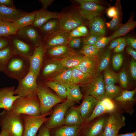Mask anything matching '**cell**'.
Here are the masks:
<instances>
[{"instance_id":"60","label":"cell","mask_w":136,"mask_h":136,"mask_svg":"<svg viewBox=\"0 0 136 136\" xmlns=\"http://www.w3.org/2000/svg\"><path fill=\"white\" fill-rule=\"evenodd\" d=\"M116 136H136V131L125 134H118Z\"/></svg>"},{"instance_id":"38","label":"cell","mask_w":136,"mask_h":136,"mask_svg":"<svg viewBox=\"0 0 136 136\" xmlns=\"http://www.w3.org/2000/svg\"><path fill=\"white\" fill-rule=\"evenodd\" d=\"M36 10L32 12L27 13L20 17L14 23L20 29L31 25H32L35 19Z\"/></svg>"},{"instance_id":"41","label":"cell","mask_w":136,"mask_h":136,"mask_svg":"<svg viewBox=\"0 0 136 136\" xmlns=\"http://www.w3.org/2000/svg\"><path fill=\"white\" fill-rule=\"evenodd\" d=\"M103 77L105 85H115L118 81V74L109 68L104 71Z\"/></svg>"},{"instance_id":"21","label":"cell","mask_w":136,"mask_h":136,"mask_svg":"<svg viewBox=\"0 0 136 136\" xmlns=\"http://www.w3.org/2000/svg\"><path fill=\"white\" fill-rule=\"evenodd\" d=\"M27 13L16 9L0 5V20L14 23Z\"/></svg>"},{"instance_id":"34","label":"cell","mask_w":136,"mask_h":136,"mask_svg":"<svg viewBox=\"0 0 136 136\" xmlns=\"http://www.w3.org/2000/svg\"><path fill=\"white\" fill-rule=\"evenodd\" d=\"M19 30L14 23L0 20V37H9L16 35Z\"/></svg>"},{"instance_id":"31","label":"cell","mask_w":136,"mask_h":136,"mask_svg":"<svg viewBox=\"0 0 136 136\" xmlns=\"http://www.w3.org/2000/svg\"><path fill=\"white\" fill-rule=\"evenodd\" d=\"M136 26V22L133 17L131 16L125 23L122 24L110 37L111 40L124 35L133 29Z\"/></svg>"},{"instance_id":"12","label":"cell","mask_w":136,"mask_h":136,"mask_svg":"<svg viewBox=\"0 0 136 136\" xmlns=\"http://www.w3.org/2000/svg\"><path fill=\"white\" fill-rule=\"evenodd\" d=\"M51 112L44 115L33 116L21 114L24 123V129L23 136H36L37 133L42 125L48 120L46 116Z\"/></svg>"},{"instance_id":"48","label":"cell","mask_w":136,"mask_h":136,"mask_svg":"<svg viewBox=\"0 0 136 136\" xmlns=\"http://www.w3.org/2000/svg\"><path fill=\"white\" fill-rule=\"evenodd\" d=\"M81 42V39L80 37L72 38L70 39L68 45L71 48L74 50L80 47Z\"/></svg>"},{"instance_id":"29","label":"cell","mask_w":136,"mask_h":136,"mask_svg":"<svg viewBox=\"0 0 136 136\" xmlns=\"http://www.w3.org/2000/svg\"><path fill=\"white\" fill-rule=\"evenodd\" d=\"M51 80L59 83L66 88L73 84L72 74V68L65 69Z\"/></svg>"},{"instance_id":"24","label":"cell","mask_w":136,"mask_h":136,"mask_svg":"<svg viewBox=\"0 0 136 136\" xmlns=\"http://www.w3.org/2000/svg\"><path fill=\"white\" fill-rule=\"evenodd\" d=\"M75 50L69 45H61L46 49L45 57L60 59Z\"/></svg>"},{"instance_id":"52","label":"cell","mask_w":136,"mask_h":136,"mask_svg":"<svg viewBox=\"0 0 136 136\" xmlns=\"http://www.w3.org/2000/svg\"><path fill=\"white\" fill-rule=\"evenodd\" d=\"M125 38H124L119 37L114 40L110 43L109 49L110 50L114 49L117 47Z\"/></svg>"},{"instance_id":"7","label":"cell","mask_w":136,"mask_h":136,"mask_svg":"<svg viewBox=\"0 0 136 136\" xmlns=\"http://www.w3.org/2000/svg\"><path fill=\"white\" fill-rule=\"evenodd\" d=\"M116 108L109 113L103 132L104 136H116L120 130L125 125V117Z\"/></svg>"},{"instance_id":"22","label":"cell","mask_w":136,"mask_h":136,"mask_svg":"<svg viewBox=\"0 0 136 136\" xmlns=\"http://www.w3.org/2000/svg\"><path fill=\"white\" fill-rule=\"evenodd\" d=\"M61 15V13L51 12L42 8L39 10L36 11L35 19L32 25L39 28L50 19H59Z\"/></svg>"},{"instance_id":"11","label":"cell","mask_w":136,"mask_h":136,"mask_svg":"<svg viewBox=\"0 0 136 136\" xmlns=\"http://www.w3.org/2000/svg\"><path fill=\"white\" fill-rule=\"evenodd\" d=\"M37 78L29 70L25 76L18 81V86L14 91V95L23 96L36 94L38 87Z\"/></svg>"},{"instance_id":"15","label":"cell","mask_w":136,"mask_h":136,"mask_svg":"<svg viewBox=\"0 0 136 136\" xmlns=\"http://www.w3.org/2000/svg\"><path fill=\"white\" fill-rule=\"evenodd\" d=\"M109 113L101 115L88 124L81 131V134L85 136H98L103 133Z\"/></svg>"},{"instance_id":"43","label":"cell","mask_w":136,"mask_h":136,"mask_svg":"<svg viewBox=\"0 0 136 136\" xmlns=\"http://www.w3.org/2000/svg\"><path fill=\"white\" fill-rule=\"evenodd\" d=\"M99 51L95 46L85 45L79 52L85 56H94L97 55Z\"/></svg>"},{"instance_id":"59","label":"cell","mask_w":136,"mask_h":136,"mask_svg":"<svg viewBox=\"0 0 136 136\" xmlns=\"http://www.w3.org/2000/svg\"><path fill=\"white\" fill-rule=\"evenodd\" d=\"M126 50L128 53L133 57L135 60H136V51L135 49L129 46L126 48Z\"/></svg>"},{"instance_id":"35","label":"cell","mask_w":136,"mask_h":136,"mask_svg":"<svg viewBox=\"0 0 136 136\" xmlns=\"http://www.w3.org/2000/svg\"><path fill=\"white\" fill-rule=\"evenodd\" d=\"M113 111L109 109L105 105L103 100H99L92 113L84 121V123L88 124L96 117L104 114L109 113Z\"/></svg>"},{"instance_id":"40","label":"cell","mask_w":136,"mask_h":136,"mask_svg":"<svg viewBox=\"0 0 136 136\" xmlns=\"http://www.w3.org/2000/svg\"><path fill=\"white\" fill-rule=\"evenodd\" d=\"M123 90L121 87L117 85H105V98L112 99L119 96Z\"/></svg>"},{"instance_id":"26","label":"cell","mask_w":136,"mask_h":136,"mask_svg":"<svg viewBox=\"0 0 136 136\" xmlns=\"http://www.w3.org/2000/svg\"><path fill=\"white\" fill-rule=\"evenodd\" d=\"M84 55L75 50L60 59L61 64L65 69L72 68L78 66L82 60Z\"/></svg>"},{"instance_id":"28","label":"cell","mask_w":136,"mask_h":136,"mask_svg":"<svg viewBox=\"0 0 136 136\" xmlns=\"http://www.w3.org/2000/svg\"><path fill=\"white\" fill-rule=\"evenodd\" d=\"M72 74L73 84L82 86L89 83L95 77L84 73L76 67L72 68Z\"/></svg>"},{"instance_id":"54","label":"cell","mask_w":136,"mask_h":136,"mask_svg":"<svg viewBox=\"0 0 136 136\" xmlns=\"http://www.w3.org/2000/svg\"><path fill=\"white\" fill-rule=\"evenodd\" d=\"M126 43L129 46L134 49H136V40L134 38L127 37L126 39Z\"/></svg>"},{"instance_id":"3","label":"cell","mask_w":136,"mask_h":136,"mask_svg":"<svg viewBox=\"0 0 136 136\" xmlns=\"http://www.w3.org/2000/svg\"><path fill=\"white\" fill-rule=\"evenodd\" d=\"M29 70V59L16 55L8 61L4 73L8 77L19 81L26 76Z\"/></svg>"},{"instance_id":"25","label":"cell","mask_w":136,"mask_h":136,"mask_svg":"<svg viewBox=\"0 0 136 136\" xmlns=\"http://www.w3.org/2000/svg\"><path fill=\"white\" fill-rule=\"evenodd\" d=\"M98 101L92 96H85L82 103L78 106L81 115L84 121L92 114Z\"/></svg>"},{"instance_id":"53","label":"cell","mask_w":136,"mask_h":136,"mask_svg":"<svg viewBox=\"0 0 136 136\" xmlns=\"http://www.w3.org/2000/svg\"><path fill=\"white\" fill-rule=\"evenodd\" d=\"M127 44L126 39H125L117 47L114 49V52L115 53H118L123 51Z\"/></svg>"},{"instance_id":"36","label":"cell","mask_w":136,"mask_h":136,"mask_svg":"<svg viewBox=\"0 0 136 136\" xmlns=\"http://www.w3.org/2000/svg\"><path fill=\"white\" fill-rule=\"evenodd\" d=\"M66 88L67 99L75 103H79L83 96L80 85L73 84Z\"/></svg>"},{"instance_id":"47","label":"cell","mask_w":136,"mask_h":136,"mask_svg":"<svg viewBox=\"0 0 136 136\" xmlns=\"http://www.w3.org/2000/svg\"><path fill=\"white\" fill-rule=\"evenodd\" d=\"M111 40L110 37H100L98 39L95 46L100 50L104 48Z\"/></svg>"},{"instance_id":"20","label":"cell","mask_w":136,"mask_h":136,"mask_svg":"<svg viewBox=\"0 0 136 136\" xmlns=\"http://www.w3.org/2000/svg\"><path fill=\"white\" fill-rule=\"evenodd\" d=\"M97 55L84 56L79 64L76 67L85 73L95 77L100 60Z\"/></svg>"},{"instance_id":"33","label":"cell","mask_w":136,"mask_h":136,"mask_svg":"<svg viewBox=\"0 0 136 136\" xmlns=\"http://www.w3.org/2000/svg\"><path fill=\"white\" fill-rule=\"evenodd\" d=\"M16 55L11 44L0 50V72L4 73L8 61Z\"/></svg>"},{"instance_id":"5","label":"cell","mask_w":136,"mask_h":136,"mask_svg":"<svg viewBox=\"0 0 136 136\" xmlns=\"http://www.w3.org/2000/svg\"><path fill=\"white\" fill-rule=\"evenodd\" d=\"M61 13L59 20L60 29L69 32L74 29L84 25V19L78 9H70Z\"/></svg>"},{"instance_id":"17","label":"cell","mask_w":136,"mask_h":136,"mask_svg":"<svg viewBox=\"0 0 136 136\" xmlns=\"http://www.w3.org/2000/svg\"><path fill=\"white\" fill-rule=\"evenodd\" d=\"M35 27L31 25L19 29L16 35L23 40L33 46H39L42 42V37Z\"/></svg>"},{"instance_id":"8","label":"cell","mask_w":136,"mask_h":136,"mask_svg":"<svg viewBox=\"0 0 136 136\" xmlns=\"http://www.w3.org/2000/svg\"><path fill=\"white\" fill-rule=\"evenodd\" d=\"M136 89L129 91L123 90L118 96L112 99L116 109L121 112L132 115L134 112V107L136 102L134 96Z\"/></svg>"},{"instance_id":"6","label":"cell","mask_w":136,"mask_h":136,"mask_svg":"<svg viewBox=\"0 0 136 136\" xmlns=\"http://www.w3.org/2000/svg\"><path fill=\"white\" fill-rule=\"evenodd\" d=\"M75 103L74 102L66 99L57 105L44 125L50 130L63 125L67 110Z\"/></svg>"},{"instance_id":"62","label":"cell","mask_w":136,"mask_h":136,"mask_svg":"<svg viewBox=\"0 0 136 136\" xmlns=\"http://www.w3.org/2000/svg\"><path fill=\"white\" fill-rule=\"evenodd\" d=\"M98 136H104L103 133Z\"/></svg>"},{"instance_id":"4","label":"cell","mask_w":136,"mask_h":136,"mask_svg":"<svg viewBox=\"0 0 136 136\" xmlns=\"http://www.w3.org/2000/svg\"><path fill=\"white\" fill-rule=\"evenodd\" d=\"M38 84L36 94L40 102L41 115L49 113L54 106L65 100L54 94L43 83L39 82Z\"/></svg>"},{"instance_id":"37","label":"cell","mask_w":136,"mask_h":136,"mask_svg":"<svg viewBox=\"0 0 136 136\" xmlns=\"http://www.w3.org/2000/svg\"><path fill=\"white\" fill-rule=\"evenodd\" d=\"M39 28L40 32L45 36L57 31L60 29L59 20L58 19H50Z\"/></svg>"},{"instance_id":"9","label":"cell","mask_w":136,"mask_h":136,"mask_svg":"<svg viewBox=\"0 0 136 136\" xmlns=\"http://www.w3.org/2000/svg\"><path fill=\"white\" fill-rule=\"evenodd\" d=\"M65 69L60 59L45 57L38 77H39L41 82H44L50 80Z\"/></svg>"},{"instance_id":"57","label":"cell","mask_w":136,"mask_h":136,"mask_svg":"<svg viewBox=\"0 0 136 136\" xmlns=\"http://www.w3.org/2000/svg\"><path fill=\"white\" fill-rule=\"evenodd\" d=\"M0 5L10 7H15L12 0H0Z\"/></svg>"},{"instance_id":"46","label":"cell","mask_w":136,"mask_h":136,"mask_svg":"<svg viewBox=\"0 0 136 136\" xmlns=\"http://www.w3.org/2000/svg\"><path fill=\"white\" fill-rule=\"evenodd\" d=\"M100 37L90 33L85 36L83 40L84 45L95 46L97 41Z\"/></svg>"},{"instance_id":"18","label":"cell","mask_w":136,"mask_h":136,"mask_svg":"<svg viewBox=\"0 0 136 136\" xmlns=\"http://www.w3.org/2000/svg\"><path fill=\"white\" fill-rule=\"evenodd\" d=\"M9 38L11 45L16 54L28 59L33 53L35 47L18 36Z\"/></svg>"},{"instance_id":"32","label":"cell","mask_w":136,"mask_h":136,"mask_svg":"<svg viewBox=\"0 0 136 136\" xmlns=\"http://www.w3.org/2000/svg\"><path fill=\"white\" fill-rule=\"evenodd\" d=\"M116 10L115 15L110 22L107 23V25L110 30H116L122 24V20L123 13L120 1L117 0L115 4Z\"/></svg>"},{"instance_id":"19","label":"cell","mask_w":136,"mask_h":136,"mask_svg":"<svg viewBox=\"0 0 136 136\" xmlns=\"http://www.w3.org/2000/svg\"><path fill=\"white\" fill-rule=\"evenodd\" d=\"M15 89L14 86L0 88V108L10 111L14 101L20 96L15 95Z\"/></svg>"},{"instance_id":"56","label":"cell","mask_w":136,"mask_h":136,"mask_svg":"<svg viewBox=\"0 0 136 136\" xmlns=\"http://www.w3.org/2000/svg\"><path fill=\"white\" fill-rule=\"evenodd\" d=\"M116 10L115 7H111L108 8L107 11L108 16L110 17L113 18L115 15Z\"/></svg>"},{"instance_id":"2","label":"cell","mask_w":136,"mask_h":136,"mask_svg":"<svg viewBox=\"0 0 136 136\" xmlns=\"http://www.w3.org/2000/svg\"><path fill=\"white\" fill-rule=\"evenodd\" d=\"M10 111L20 115H41L40 102L37 94L20 96L14 101Z\"/></svg>"},{"instance_id":"27","label":"cell","mask_w":136,"mask_h":136,"mask_svg":"<svg viewBox=\"0 0 136 136\" xmlns=\"http://www.w3.org/2000/svg\"><path fill=\"white\" fill-rule=\"evenodd\" d=\"M88 28L90 33L100 37L104 36L106 29L104 21L99 17L88 21Z\"/></svg>"},{"instance_id":"63","label":"cell","mask_w":136,"mask_h":136,"mask_svg":"<svg viewBox=\"0 0 136 136\" xmlns=\"http://www.w3.org/2000/svg\"><path fill=\"white\" fill-rule=\"evenodd\" d=\"M80 136H84V135H80Z\"/></svg>"},{"instance_id":"45","label":"cell","mask_w":136,"mask_h":136,"mask_svg":"<svg viewBox=\"0 0 136 136\" xmlns=\"http://www.w3.org/2000/svg\"><path fill=\"white\" fill-rule=\"evenodd\" d=\"M118 75V80L121 87L125 90L127 87L128 83V76L126 71L125 70H122Z\"/></svg>"},{"instance_id":"39","label":"cell","mask_w":136,"mask_h":136,"mask_svg":"<svg viewBox=\"0 0 136 136\" xmlns=\"http://www.w3.org/2000/svg\"><path fill=\"white\" fill-rule=\"evenodd\" d=\"M47 87L54 90L59 97L64 99L66 98V88L62 85L54 81L48 80L43 82Z\"/></svg>"},{"instance_id":"13","label":"cell","mask_w":136,"mask_h":136,"mask_svg":"<svg viewBox=\"0 0 136 136\" xmlns=\"http://www.w3.org/2000/svg\"><path fill=\"white\" fill-rule=\"evenodd\" d=\"M105 84L101 74L96 76L89 83L83 86L84 88L85 96H91L98 100L105 98Z\"/></svg>"},{"instance_id":"50","label":"cell","mask_w":136,"mask_h":136,"mask_svg":"<svg viewBox=\"0 0 136 136\" xmlns=\"http://www.w3.org/2000/svg\"><path fill=\"white\" fill-rule=\"evenodd\" d=\"M10 44V42L9 37H0V50Z\"/></svg>"},{"instance_id":"16","label":"cell","mask_w":136,"mask_h":136,"mask_svg":"<svg viewBox=\"0 0 136 136\" xmlns=\"http://www.w3.org/2000/svg\"><path fill=\"white\" fill-rule=\"evenodd\" d=\"M46 48L42 42L38 46L35 48L33 53L28 59L30 71L38 77L44 60Z\"/></svg>"},{"instance_id":"23","label":"cell","mask_w":136,"mask_h":136,"mask_svg":"<svg viewBox=\"0 0 136 136\" xmlns=\"http://www.w3.org/2000/svg\"><path fill=\"white\" fill-rule=\"evenodd\" d=\"M84 120L82 117L78 107L72 106L67 110L63 125L70 126H80Z\"/></svg>"},{"instance_id":"1","label":"cell","mask_w":136,"mask_h":136,"mask_svg":"<svg viewBox=\"0 0 136 136\" xmlns=\"http://www.w3.org/2000/svg\"><path fill=\"white\" fill-rule=\"evenodd\" d=\"M0 126L11 136H23L24 123L21 115L4 110L0 114Z\"/></svg>"},{"instance_id":"61","label":"cell","mask_w":136,"mask_h":136,"mask_svg":"<svg viewBox=\"0 0 136 136\" xmlns=\"http://www.w3.org/2000/svg\"><path fill=\"white\" fill-rule=\"evenodd\" d=\"M0 136H11L8 132L2 129L0 133Z\"/></svg>"},{"instance_id":"51","label":"cell","mask_w":136,"mask_h":136,"mask_svg":"<svg viewBox=\"0 0 136 136\" xmlns=\"http://www.w3.org/2000/svg\"><path fill=\"white\" fill-rule=\"evenodd\" d=\"M50 129L44 125H42L39 130L38 135L36 136H51Z\"/></svg>"},{"instance_id":"44","label":"cell","mask_w":136,"mask_h":136,"mask_svg":"<svg viewBox=\"0 0 136 136\" xmlns=\"http://www.w3.org/2000/svg\"><path fill=\"white\" fill-rule=\"evenodd\" d=\"M123 58L120 53L114 55L112 59L113 66L115 70H118L121 67L123 62Z\"/></svg>"},{"instance_id":"49","label":"cell","mask_w":136,"mask_h":136,"mask_svg":"<svg viewBox=\"0 0 136 136\" xmlns=\"http://www.w3.org/2000/svg\"><path fill=\"white\" fill-rule=\"evenodd\" d=\"M130 71L131 77L135 80H136V62L135 60L132 58L130 65Z\"/></svg>"},{"instance_id":"14","label":"cell","mask_w":136,"mask_h":136,"mask_svg":"<svg viewBox=\"0 0 136 136\" xmlns=\"http://www.w3.org/2000/svg\"><path fill=\"white\" fill-rule=\"evenodd\" d=\"M70 38L69 32L61 29L45 36L42 43L46 48L69 45Z\"/></svg>"},{"instance_id":"55","label":"cell","mask_w":136,"mask_h":136,"mask_svg":"<svg viewBox=\"0 0 136 136\" xmlns=\"http://www.w3.org/2000/svg\"><path fill=\"white\" fill-rule=\"evenodd\" d=\"M76 28L83 37H85L88 34V29L85 25H81Z\"/></svg>"},{"instance_id":"10","label":"cell","mask_w":136,"mask_h":136,"mask_svg":"<svg viewBox=\"0 0 136 136\" xmlns=\"http://www.w3.org/2000/svg\"><path fill=\"white\" fill-rule=\"evenodd\" d=\"M75 1L79 6L78 10L85 19L89 21L99 17L105 9L104 7L98 5L97 0H76Z\"/></svg>"},{"instance_id":"58","label":"cell","mask_w":136,"mask_h":136,"mask_svg":"<svg viewBox=\"0 0 136 136\" xmlns=\"http://www.w3.org/2000/svg\"><path fill=\"white\" fill-rule=\"evenodd\" d=\"M43 5V8L47 9V8L51 5L53 3V0H39Z\"/></svg>"},{"instance_id":"42","label":"cell","mask_w":136,"mask_h":136,"mask_svg":"<svg viewBox=\"0 0 136 136\" xmlns=\"http://www.w3.org/2000/svg\"><path fill=\"white\" fill-rule=\"evenodd\" d=\"M111 50L108 49L103 54L100 60L96 76L100 74L103 71L108 68L110 61Z\"/></svg>"},{"instance_id":"30","label":"cell","mask_w":136,"mask_h":136,"mask_svg":"<svg viewBox=\"0 0 136 136\" xmlns=\"http://www.w3.org/2000/svg\"><path fill=\"white\" fill-rule=\"evenodd\" d=\"M80 126L65 125L56 130L53 136H80Z\"/></svg>"}]
</instances>
